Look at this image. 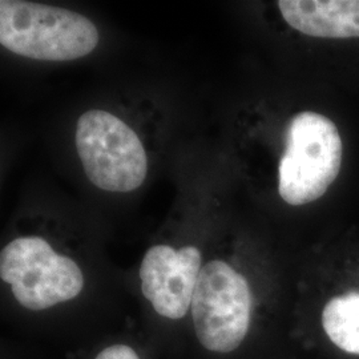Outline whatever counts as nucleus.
Masks as SVG:
<instances>
[{
    "mask_svg": "<svg viewBox=\"0 0 359 359\" xmlns=\"http://www.w3.org/2000/svg\"><path fill=\"white\" fill-rule=\"evenodd\" d=\"M99 31L84 15L25 0L0 1V43L16 55L67 62L90 55Z\"/></svg>",
    "mask_w": 359,
    "mask_h": 359,
    "instance_id": "obj_1",
    "label": "nucleus"
},
{
    "mask_svg": "<svg viewBox=\"0 0 359 359\" xmlns=\"http://www.w3.org/2000/svg\"><path fill=\"white\" fill-rule=\"evenodd\" d=\"M344 145L337 126L317 112H301L286 129V147L278 167V192L290 205L318 200L342 165Z\"/></svg>",
    "mask_w": 359,
    "mask_h": 359,
    "instance_id": "obj_2",
    "label": "nucleus"
},
{
    "mask_svg": "<svg viewBox=\"0 0 359 359\" xmlns=\"http://www.w3.org/2000/svg\"><path fill=\"white\" fill-rule=\"evenodd\" d=\"M76 148L87 177L103 191L132 192L147 177L148 158L142 140L111 112L92 109L80 116Z\"/></svg>",
    "mask_w": 359,
    "mask_h": 359,
    "instance_id": "obj_3",
    "label": "nucleus"
},
{
    "mask_svg": "<svg viewBox=\"0 0 359 359\" xmlns=\"http://www.w3.org/2000/svg\"><path fill=\"white\" fill-rule=\"evenodd\" d=\"M0 277L22 306L35 311L74 299L84 286L76 262L36 236L19 237L1 250Z\"/></svg>",
    "mask_w": 359,
    "mask_h": 359,
    "instance_id": "obj_4",
    "label": "nucleus"
},
{
    "mask_svg": "<svg viewBox=\"0 0 359 359\" xmlns=\"http://www.w3.org/2000/svg\"><path fill=\"white\" fill-rule=\"evenodd\" d=\"M253 298L244 276L224 261H210L200 271L192 299L194 330L203 346L231 353L244 342Z\"/></svg>",
    "mask_w": 359,
    "mask_h": 359,
    "instance_id": "obj_5",
    "label": "nucleus"
},
{
    "mask_svg": "<svg viewBox=\"0 0 359 359\" xmlns=\"http://www.w3.org/2000/svg\"><path fill=\"white\" fill-rule=\"evenodd\" d=\"M201 269L197 248L184 246L176 250L168 245H156L142 259V294L160 316L180 320L192 306Z\"/></svg>",
    "mask_w": 359,
    "mask_h": 359,
    "instance_id": "obj_6",
    "label": "nucleus"
},
{
    "mask_svg": "<svg viewBox=\"0 0 359 359\" xmlns=\"http://www.w3.org/2000/svg\"><path fill=\"white\" fill-rule=\"evenodd\" d=\"M285 22L314 38H359V0H280Z\"/></svg>",
    "mask_w": 359,
    "mask_h": 359,
    "instance_id": "obj_7",
    "label": "nucleus"
},
{
    "mask_svg": "<svg viewBox=\"0 0 359 359\" xmlns=\"http://www.w3.org/2000/svg\"><path fill=\"white\" fill-rule=\"evenodd\" d=\"M322 326L334 345L359 355V293L332 298L322 311Z\"/></svg>",
    "mask_w": 359,
    "mask_h": 359,
    "instance_id": "obj_8",
    "label": "nucleus"
},
{
    "mask_svg": "<svg viewBox=\"0 0 359 359\" xmlns=\"http://www.w3.org/2000/svg\"><path fill=\"white\" fill-rule=\"evenodd\" d=\"M96 359H140L132 347L126 345H114L99 353Z\"/></svg>",
    "mask_w": 359,
    "mask_h": 359,
    "instance_id": "obj_9",
    "label": "nucleus"
}]
</instances>
